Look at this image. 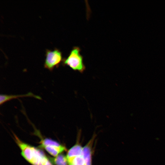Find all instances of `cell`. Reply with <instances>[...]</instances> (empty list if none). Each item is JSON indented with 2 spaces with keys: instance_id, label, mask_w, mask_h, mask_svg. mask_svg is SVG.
<instances>
[{
  "instance_id": "cell-12",
  "label": "cell",
  "mask_w": 165,
  "mask_h": 165,
  "mask_svg": "<svg viewBox=\"0 0 165 165\" xmlns=\"http://www.w3.org/2000/svg\"></svg>"
},
{
  "instance_id": "cell-7",
  "label": "cell",
  "mask_w": 165,
  "mask_h": 165,
  "mask_svg": "<svg viewBox=\"0 0 165 165\" xmlns=\"http://www.w3.org/2000/svg\"><path fill=\"white\" fill-rule=\"evenodd\" d=\"M51 155L56 157L58 154L66 150L65 147L61 145L59 147L46 146L43 147Z\"/></svg>"
},
{
  "instance_id": "cell-3",
  "label": "cell",
  "mask_w": 165,
  "mask_h": 165,
  "mask_svg": "<svg viewBox=\"0 0 165 165\" xmlns=\"http://www.w3.org/2000/svg\"><path fill=\"white\" fill-rule=\"evenodd\" d=\"M45 56L44 67L51 71L55 68H58L63 60L62 53L56 48L53 50L46 49Z\"/></svg>"
},
{
  "instance_id": "cell-1",
  "label": "cell",
  "mask_w": 165,
  "mask_h": 165,
  "mask_svg": "<svg viewBox=\"0 0 165 165\" xmlns=\"http://www.w3.org/2000/svg\"><path fill=\"white\" fill-rule=\"evenodd\" d=\"M15 139L21 151L23 156L33 165H44L47 158L44 152L37 148L22 142L15 134Z\"/></svg>"
},
{
  "instance_id": "cell-5",
  "label": "cell",
  "mask_w": 165,
  "mask_h": 165,
  "mask_svg": "<svg viewBox=\"0 0 165 165\" xmlns=\"http://www.w3.org/2000/svg\"><path fill=\"white\" fill-rule=\"evenodd\" d=\"M33 97L39 100L42 99L41 97L39 96L35 95L31 92L28 93L26 94L19 95L2 94L0 95V105H1L6 102L13 99H15L18 97Z\"/></svg>"
},
{
  "instance_id": "cell-11",
  "label": "cell",
  "mask_w": 165,
  "mask_h": 165,
  "mask_svg": "<svg viewBox=\"0 0 165 165\" xmlns=\"http://www.w3.org/2000/svg\"><path fill=\"white\" fill-rule=\"evenodd\" d=\"M44 165H52V164L50 162V161L48 159L45 162Z\"/></svg>"
},
{
  "instance_id": "cell-4",
  "label": "cell",
  "mask_w": 165,
  "mask_h": 165,
  "mask_svg": "<svg viewBox=\"0 0 165 165\" xmlns=\"http://www.w3.org/2000/svg\"><path fill=\"white\" fill-rule=\"evenodd\" d=\"M94 138L93 137L82 148V156L84 160L85 165H92V148Z\"/></svg>"
},
{
  "instance_id": "cell-10",
  "label": "cell",
  "mask_w": 165,
  "mask_h": 165,
  "mask_svg": "<svg viewBox=\"0 0 165 165\" xmlns=\"http://www.w3.org/2000/svg\"><path fill=\"white\" fill-rule=\"evenodd\" d=\"M68 161L70 165H85L84 160L82 155L75 157Z\"/></svg>"
},
{
  "instance_id": "cell-6",
  "label": "cell",
  "mask_w": 165,
  "mask_h": 165,
  "mask_svg": "<svg viewBox=\"0 0 165 165\" xmlns=\"http://www.w3.org/2000/svg\"><path fill=\"white\" fill-rule=\"evenodd\" d=\"M82 148L79 144L75 145L68 151L67 157L68 160L75 157L82 155Z\"/></svg>"
},
{
  "instance_id": "cell-8",
  "label": "cell",
  "mask_w": 165,
  "mask_h": 165,
  "mask_svg": "<svg viewBox=\"0 0 165 165\" xmlns=\"http://www.w3.org/2000/svg\"><path fill=\"white\" fill-rule=\"evenodd\" d=\"M52 160L55 165H68V163L67 156L63 154L59 155Z\"/></svg>"
},
{
  "instance_id": "cell-9",
  "label": "cell",
  "mask_w": 165,
  "mask_h": 165,
  "mask_svg": "<svg viewBox=\"0 0 165 165\" xmlns=\"http://www.w3.org/2000/svg\"><path fill=\"white\" fill-rule=\"evenodd\" d=\"M40 147L43 148L46 146H55L59 147L62 145L56 141L52 139L46 138L40 141Z\"/></svg>"
},
{
  "instance_id": "cell-2",
  "label": "cell",
  "mask_w": 165,
  "mask_h": 165,
  "mask_svg": "<svg viewBox=\"0 0 165 165\" xmlns=\"http://www.w3.org/2000/svg\"><path fill=\"white\" fill-rule=\"evenodd\" d=\"M80 49L77 46L73 47L68 57L63 59L62 64L64 66H67L75 71L82 73L85 70L83 57L80 54Z\"/></svg>"
}]
</instances>
